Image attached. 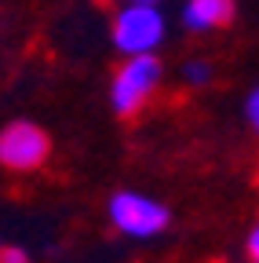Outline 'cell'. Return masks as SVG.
<instances>
[{"mask_svg": "<svg viewBox=\"0 0 259 263\" xmlns=\"http://www.w3.org/2000/svg\"><path fill=\"white\" fill-rule=\"evenodd\" d=\"M245 121H248V128L259 136V84L248 91V99H245Z\"/></svg>", "mask_w": 259, "mask_h": 263, "instance_id": "52a82bcc", "label": "cell"}, {"mask_svg": "<svg viewBox=\"0 0 259 263\" xmlns=\"http://www.w3.org/2000/svg\"><path fill=\"white\" fill-rule=\"evenodd\" d=\"M245 252H248V259H255V263H259V219L252 223L248 238H245Z\"/></svg>", "mask_w": 259, "mask_h": 263, "instance_id": "ba28073f", "label": "cell"}, {"mask_svg": "<svg viewBox=\"0 0 259 263\" xmlns=\"http://www.w3.org/2000/svg\"><path fill=\"white\" fill-rule=\"evenodd\" d=\"M121 4H135V0H121ZM143 4H157V0H143Z\"/></svg>", "mask_w": 259, "mask_h": 263, "instance_id": "30bf717a", "label": "cell"}, {"mask_svg": "<svg viewBox=\"0 0 259 263\" xmlns=\"http://www.w3.org/2000/svg\"><path fill=\"white\" fill-rule=\"evenodd\" d=\"M208 77H212V66H208V62H201V59H190V62L183 66V81H186L190 88H205V84H208Z\"/></svg>", "mask_w": 259, "mask_h": 263, "instance_id": "8992f818", "label": "cell"}, {"mask_svg": "<svg viewBox=\"0 0 259 263\" xmlns=\"http://www.w3.org/2000/svg\"><path fill=\"white\" fill-rule=\"evenodd\" d=\"M51 154L48 132L33 121H11L0 132V164L8 172H37Z\"/></svg>", "mask_w": 259, "mask_h": 263, "instance_id": "277c9868", "label": "cell"}, {"mask_svg": "<svg viewBox=\"0 0 259 263\" xmlns=\"http://www.w3.org/2000/svg\"><path fill=\"white\" fill-rule=\"evenodd\" d=\"M168 219L172 212L153 201L146 194H135V190H121L110 197V223L121 230L124 238L132 241H153L168 230Z\"/></svg>", "mask_w": 259, "mask_h": 263, "instance_id": "3957f363", "label": "cell"}, {"mask_svg": "<svg viewBox=\"0 0 259 263\" xmlns=\"http://www.w3.org/2000/svg\"><path fill=\"white\" fill-rule=\"evenodd\" d=\"M0 259H4V263H26L29 256L22 249H0Z\"/></svg>", "mask_w": 259, "mask_h": 263, "instance_id": "9c48e42d", "label": "cell"}, {"mask_svg": "<svg viewBox=\"0 0 259 263\" xmlns=\"http://www.w3.org/2000/svg\"><path fill=\"white\" fill-rule=\"evenodd\" d=\"M230 0H186L183 8V26L190 33H212L230 22Z\"/></svg>", "mask_w": 259, "mask_h": 263, "instance_id": "5b68a950", "label": "cell"}, {"mask_svg": "<svg viewBox=\"0 0 259 263\" xmlns=\"http://www.w3.org/2000/svg\"><path fill=\"white\" fill-rule=\"evenodd\" d=\"M113 48L121 55H143V51H157L165 41V15L157 4H121L113 15Z\"/></svg>", "mask_w": 259, "mask_h": 263, "instance_id": "7a4b0ae2", "label": "cell"}, {"mask_svg": "<svg viewBox=\"0 0 259 263\" xmlns=\"http://www.w3.org/2000/svg\"><path fill=\"white\" fill-rule=\"evenodd\" d=\"M161 66L157 51H143V55H124L121 70L113 73V84H110V106L117 117H135L150 99L153 91L161 88Z\"/></svg>", "mask_w": 259, "mask_h": 263, "instance_id": "6da1fadb", "label": "cell"}]
</instances>
